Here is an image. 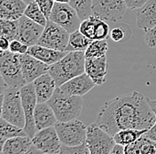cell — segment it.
I'll list each match as a JSON object with an SVG mask.
<instances>
[{
  "instance_id": "cell-8",
  "label": "cell",
  "mask_w": 156,
  "mask_h": 154,
  "mask_svg": "<svg viewBox=\"0 0 156 154\" xmlns=\"http://www.w3.org/2000/svg\"><path fill=\"white\" fill-rule=\"evenodd\" d=\"M48 19L62 27L70 34L79 29L82 22L76 10L68 3H55Z\"/></svg>"
},
{
  "instance_id": "cell-26",
  "label": "cell",
  "mask_w": 156,
  "mask_h": 154,
  "mask_svg": "<svg viewBox=\"0 0 156 154\" xmlns=\"http://www.w3.org/2000/svg\"><path fill=\"white\" fill-rule=\"evenodd\" d=\"M108 44L107 40H93L84 51L86 58H100L107 56Z\"/></svg>"
},
{
  "instance_id": "cell-13",
  "label": "cell",
  "mask_w": 156,
  "mask_h": 154,
  "mask_svg": "<svg viewBox=\"0 0 156 154\" xmlns=\"http://www.w3.org/2000/svg\"><path fill=\"white\" fill-rule=\"evenodd\" d=\"M19 27L16 38L25 44L32 46L37 44L44 27L23 15L19 19Z\"/></svg>"
},
{
  "instance_id": "cell-23",
  "label": "cell",
  "mask_w": 156,
  "mask_h": 154,
  "mask_svg": "<svg viewBox=\"0 0 156 154\" xmlns=\"http://www.w3.org/2000/svg\"><path fill=\"white\" fill-rule=\"evenodd\" d=\"M92 41L93 40L84 36L79 29H77L76 31L70 34L66 51H85Z\"/></svg>"
},
{
  "instance_id": "cell-16",
  "label": "cell",
  "mask_w": 156,
  "mask_h": 154,
  "mask_svg": "<svg viewBox=\"0 0 156 154\" xmlns=\"http://www.w3.org/2000/svg\"><path fill=\"white\" fill-rule=\"evenodd\" d=\"M85 73L96 85H102L107 75V56L85 59Z\"/></svg>"
},
{
  "instance_id": "cell-33",
  "label": "cell",
  "mask_w": 156,
  "mask_h": 154,
  "mask_svg": "<svg viewBox=\"0 0 156 154\" xmlns=\"http://www.w3.org/2000/svg\"><path fill=\"white\" fill-rule=\"evenodd\" d=\"M129 29V26L122 25V26H118L115 27L110 31V37L114 42H122L125 38L127 34V30Z\"/></svg>"
},
{
  "instance_id": "cell-20",
  "label": "cell",
  "mask_w": 156,
  "mask_h": 154,
  "mask_svg": "<svg viewBox=\"0 0 156 154\" xmlns=\"http://www.w3.org/2000/svg\"><path fill=\"white\" fill-rule=\"evenodd\" d=\"M27 5L23 0H0V18L17 20L24 15Z\"/></svg>"
},
{
  "instance_id": "cell-30",
  "label": "cell",
  "mask_w": 156,
  "mask_h": 154,
  "mask_svg": "<svg viewBox=\"0 0 156 154\" xmlns=\"http://www.w3.org/2000/svg\"><path fill=\"white\" fill-rule=\"evenodd\" d=\"M98 17L94 15H90L87 19L82 20L79 30L87 37L91 40H94L95 35V29H96V23H97Z\"/></svg>"
},
{
  "instance_id": "cell-38",
  "label": "cell",
  "mask_w": 156,
  "mask_h": 154,
  "mask_svg": "<svg viewBox=\"0 0 156 154\" xmlns=\"http://www.w3.org/2000/svg\"><path fill=\"white\" fill-rule=\"evenodd\" d=\"M145 41L149 48L156 49V26L146 31Z\"/></svg>"
},
{
  "instance_id": "cell-5",
  "label": "cell",
  "mask_w": 156,
  "mask_h": 154,
  "mask_svg": "<svg viewBox=\"0 0 156 154\" xmlns=\"http://www.w3.org/2000/svg\"><path fill=\"white\" fill-rule=\"evenodd\" d=\"M0 73L9 87L20 89L27 84L22 74L20 54L12 53L10 51H1Z\"/></svg>"
},
{
  "instance_id": "cell-15",
  "label": "cell",
  "mask_w": 156,
  "mask_h": 154,
  "mask_svg": "<svg viewBox=\"0 0 156 154\" xmlns=\"http://www.w3.org/2000/svg\"><path fill=\"white\" fill-rule=\"evenodd\" d=\"M95 86L96 84L93 82L91 78L86 73H83L69 80L58 88H60L61 90L67 92L70 95L83 96V95L87 94Z\"/></svg>"
},
{
  "instance_id": "cell-2",
  "label": "cell",
  "mask_w": 156,
  "mask_h": 154,
  "mask_svg": "<svg viewBox=\"0 0 156 154\" xmlns=\"http://www.w3.org/2000/svg\"><path fill=\"white\" fill-rule=\"evenodd\" d=\"M85 59L84 51H70L58 62L51 65L48 73L54 79L57 88L85 73Z\"/></svg>"
},
{
  "instance_id": "cell-9",
  "label": "cell",
  "mask_w": 156,
  "mask_h": 154,
  "mask_svg": "<svg viewBox=\"0 0 156 154\" xmlns=\"http://www.w3.org/2000/svg\"><path fill=\"white\" fill-rule=\"evenodd\" d=\"M69 36L70 33L66 29L48 19L37 44L60 51H66Z\"/></svg>"
},
{
  "instance_id": "cell-39",
  "label": "cell",
  "mask_w": 156,
  "mask_h": 154,
  "mask_svg": "<svg viewBox=\"0 0 156 154\" xmlns=\"http://www.w3.org/2000/svg\"><path fill=\"white\" fill-rule=\"evenodd\" d=\"M148 0H124L127 8L129 10H137L141 8Z\"/></svg>"
},
{
  "instance_id": "cell-36",
  "label": "cell",
  "mask_w": 156,
  "mask_h": 154,
  "mask_svg": "<svg viewBox=\"0 0 156 154\" xmlns=\"http://www.w3.org/2000/svg\"><path fill=\"white\" fill-rule=\"evenodd\" d=\"M35 1L37 3L38 6L45 15V17L49 19L50 14L53 9V6L56 2L54 0H35Z\"/></svg>"
},
{
  "instance_id": "cell-43",
  "label": "cell",
  "mask_w": 156,
  "mask_h": 154,
  "mask_svg": "<svg viewBox=\"0 0 156 154\" xmlns=\"http://www.w3.org/2000/svg\"><path fill=\"white\" fill-rule=\"evenodd\" d=\"M56 3H68L69 4V2H70V0H54Z\"/></svg>"
},
{
  "instance_id": "cell-35",
  "label": "cell",
  "mask_w": 156,
  "mask_h": 154,
  "mask_svg": "<svg viewBox=\"0 0 156 154\" xmlns=\"http://www.w3.org/2000/svg\"><path fill=\"white\" fill-rule=\"evenodd\" d=\"M29 46L25 44L24 43L20 42L17 39H14L12 41H11L10 43V48L9 51L12 53H16V54H27L28 51H29Z\"/></svg>"
},
{
  "instance_id": "cell-41",
  "label": "cell",
  "mask_w": 156,
  "mask_h": 154,
  "mask_svg": "<svg viewBox=\"0 0 156 154\" xmlns=\"http://www.w3.org/2000/svg\"><path fill=\"white\" fill-rule=\"evenodd\" d=\"M110 154H124V146L120 145H115L112 152Z\"/></svg>"
},
{
  "instance_id": "cell-6",
  "label": "cell",
  "mask_w": 156,
  "mask_h": 154,
  "mask_svg": "<svg viewBox=\"0 0 156 154\" xmlns=\"http://www.w3.org/2000/svg\"><path fill=\"white\" fill-rule=\"evenodd\" d=\"M54 127L63 145L74 147L86 142L87 127L77 119L65 122L58 121Z\"/></svg>"
},
{
  "instance_id": "cell-24",
  "label": "cell",
  "mask_w": 156,
  "mask_h": 154,
  "mask_svg": "<svg viewBox=\"0 0 156 154\" xmlns=\"http://www.w3.org/2000/svg\"><path fill=\"white\" fill-rule=\"evenodd\" d=\"M147 130L148 129H135V128L122 129L115 133L113 136L116 145L126 146L134 143L141 136H143Z\"/></svg>"
},
{
  "instance_id": "cell-17",
  "label": "cell",
  "mask_w": 156,
  "mask_h": 154,
  "mask_svg": "<svg viewBox=\"0 0 156 154\" xmlns=\"http://www.w3.org/2000/svg\"><path fill=\"white\" fill-rule=\"evenodd\" d=\"M32 83L35 88L37 103L48 102L57 89L54 79L49 73L37 78Z\"/></svg>"
},
{
  "instance_id": "cell-34",
  "label": "cell",
  "mask_w": 156,
  "mask_h": 154,
  "mask_svg": "<svg viewBox=\"0 0 156 154\" xmlns=\"http://www.w3.org/2000/svg\"><path fill=\"white\" fill-rule=\"evenodd\" d=\"M145 140H146V137L145 135H143L134 143L124 146V154H140L142 146L145 143Z\"/></svg>"
},
{
  "instance_id": "cell-12",
  "label": "cell",
  "mask_w": 156,
  "mask_h": 154,
  "mask_svg": "<svg viewBox=\"0 0 156 154\" xmlns=\"http://www.w3.org/2000/svg\"><path fill=\"white\" fill-rule=\"evenodd\" d=\"M31 139L32 145L44 154H58L62 147L55 127L37 131Z\"/></svg>"
},
{
  "instance_id": "cell-28",
  "label": "cell",
  "mask_w": 156,
  "mask_h": 154,
  "mask_svg": "<svg viewBox=\"0 0 156 154\" xmlns=\"http://www.w3.org/2000/svg\"><path fill=\"white\" fill-rule=\"evenodd\" d=\"M19 27V20H10L1 19L0 20V35L3 37L12 41L16 38Z\"/></svg>"
},
{
  "instance_id": "cell-11",
  "label": "cell",
  "mask_w": 156,
  "mask_h": 154,
  "mask_svg": "<svg viewBox=\"0 0 156 154\" xmlns=\"http://www.w3.org/2000/svg\"><path fill=\"white\" fill-rule=\"evenodd\" d=\"M20 96L22 100V106L24 109L26 124L24 130L29 137H33L37 133V128L35 124V109L37 105V98L36 95L35 88L33 83H27L26 85L20 88Z\"/></svg>"
},
{
  "instance_id": "cell-10",
  "label": "cell",
  "mask_w": 156,
  "mask_h": 154,
  "mask_svg": "<svg viewBox=\"0 0 156 154\" xmlns=\"http://www.w3.org/2000/svg\"><path fill=\"white\" fill-rule=\"evenodd\" d=\"M124 0H92L91 13L106 21H117L125 14Z\"/></svg>"
},
{
  "instance_id": "cell-31",
  "label": "cell",
  "mask_w": 156,
  "mask_h": 154,
  "mask_svg": "<svg viewBox=\"0 0 156 154\" xmlns=\"http://www.w3.org/2000/svg\"><path fill=\"white\" fill-rule=\"evenodd\" d=\"M110 31L111 30L109 29V25L107 24V21L98 17L94 40H107L110 36Z\"/></svg>"
},
{
  "instance_id": "cell-1",
  "label": "cell",
  "mask_w": 156,
  "mask_h": 154,
  "mask_svg": "<svg viewBox=\"0 0 156 154\" xmlns=\"http://www.w3.org/2000/svg\"><path fill=\"white\" fill-rule=\"evenodd\" d=\"M155 120L148 97L138 91H132L105 102L95 122L114 135L122 129H149Z\"/></svg>"
},
{
  "instance_id": "cell-37",
  "label": "cell",
  "mask_w": 156,
  "mask_h": 154,
  "mask_svg": "<svg viewBox=\"0 0 156 154\" xmlns=\"http://www.w3.org/2000/svg\"><path fill=\"white\" fill-rule=\"evenodd\" d=\"M148 102H149V104H150V106L152 107V109H153V111H154V113L156 117V99L148 98ZM144 135L146 136L147 138H149V139H152L154 141H156V120L154 126L151 128H149L146 133H145Z\"/></svg>"
},
{
  "instance_id": "cell-3",
  "label": "cell",
  "mask_w": 156,
  "mask_h": 154,
  "mask_svg": "<svg viewBox=\"0 0 156 154\" xmlns=\"http://www.w3.org/2000/svg\"><path fill=\"white\" fill-rule=\"evenodd\" d=\"M58 121L65 122L77 119L82 113L83 100L81 96L70 95L57 88L48 102Z\"/></svg>"
},
{
  "instance_id": "cell-44",
  "label": "cell",
  "mask_w": 156,
  "mask_h": 154,
  "mask_svg": "<svg viewBox=\"0 0 156 154\" xmlns=\"http://www.w3.org/2000/svg\"><path fill=\"white\" fill-rule=\"evenodd\" d=\"M26 4H28L29 5V3H31V2H33V1H35V0H23Z\"/></svg>"
},
{
  "instance_id": "cell-27",
  "label": "cell",
  "mask_w": 156,
  "mask_h": 154,
  "mask_svg": "<svg viewBox=\"0 0 156 154\" xmlns=\"http://www.w3.org/2000/svg\"><path fill=\"white\" fill-rule=\"evenodd\" d=\"M24 15L44 27H45L47 20H48V19L44 14V12H42V10L40 9V7L36 1L29 3L27 5V8L24 12Z\"/></svg>"
},
{
  "instance_id": "cell-32",
  "label": "cell",
  "mask_w": 156,
  "mask_h": 154,
  "mask_svg": "<svg viewBox=\"0 0 156 154\" xmlns=\"http://www.w3.org/2000/svg\"><path fill=\"white\" fill-rule=\"evenodd\" d=\"M58 154H90L86 143L78 146H66L62 145L61 150Z\"/></svg>"
},
{
  "instance_id": "cell-29",
  "label": "cell",
  "mask_w": 156,
  "mask_h": 154,
  "mask_svg": "<svg viewBox=\"0 0 156 154\" xmlns=\"http://www.w3.org/2000/svg\"><path fill=\"white\" fill-rule=\"evenodd\" d=\"M91 2L92 0H70L69 4L76 10L80 19L83 20L92 15Z\"/></svg>"
},
{
  "instance_id": "cell-40",
  "label": "cell",
  "mask_w": 156,
  "mask_h": 154,
  "mask_svg": "<svg viewBox=\"0 0 156 154\" xmlns=\"http://www.w3.org/2000/svg\"><path fill=\"white\" fill-rule=\"evenodd\" d=\"M10 43H11V41L9 39L1 37V38H0V50H1V51H9Z\"/></svg>"
},
{
  "instance_id": "cell-7",
  "label": "cell",
  "mask_w": 156,
  "mask_h": 154,
  "mask_svg": "<svg viewBox=\"0 0 156 154\" xmlns=\"http://www.w3.org/2000/svg\"><path fill=\"white\" fill-rule=\"evenodd\" d=\"M86 145L90 154H110L116 143L114 136L95 123L87 127Z\"/></svg>"
},
{
  "instance_id": "cell-21",
  "label": "cell",
  "mask_w": 156,
  "mask_h": 154,
  "mask_svg": "<svg viewBox=\"0 0 156 154\" xmlns=\"http://www.w3.org/2000/svg\"><path fill=\"white\" fill-rule=\"evenodd\" d=\"M67 53H68L67 51H60L48 47H44L39 44L29 46L28 51V54L33 56L34 58H37L40 61L47 64L49 66L58 62Z\"/></svg>"
},
{
  "instance_id": "cell-4",
  "label": "cell",
  "mask_w": 156,
  "mask_h": 154,
  "mask_svg": "<svg viewBox=\"0 0 156 154\" xmlns=\"http://www.w3.org/2000/svg\"><path fill=\"white\" fill-rule=\"evenodd\" d=\"M1 118L13 125L24 128L26 119L20 96V89L8 87L2 93Z\"/></svg>"
},
{
  "instance_id": "cell-25",
  "label": "cell",
  "mask_w": 156,
  "mask_h": 154,
  "mask_svg": "<svg viewBox=\"0 0 156 154\" xmlns=\"http://www.w3.org/2000/svg\"><path fill=\"white\" fill-rule=\"evenodd\" d=\"M27 135L24 128H20L8 122L5 119L1 118L0 120V139H1V145L5 143V140L16 137V136H25Z\"/></svg>"
},
{
  "instance_id": "cell-42",
  "label": "cell",
  "mask_w": 156,
  "mask_h": 154,
  "mask_svg": "<svg viewBox=\"0 0 156 154\" xmlns=\"http://www.w3.org/2000/svg\"><path fill=\"white\" fill-rule=\"evenodd\" d=\"M24 154H44V152H42L41 151H39L37 148H36L34 145H32L31 147H30V149H29V151L27 152H25Z\"/></svg>"
},
{
  "instance_id": "cell-14",
  "label": "cell",
  "mask_w": 156,
  "mask_h": 154,
  "mask_svg": "<svg viewBox=\"0 0 156 154\" xmlns=\"http://www.w3.org/2000/svg\"><path fill=\"white\" fill-rule=\"evenodd\" d=\"M21 69L27 83L33 82L39 76L47 74L50 66L29 54L20 55Z\"/></svg>"
},
{
  "instance_id": "cell-18",
  "label": "cell",
  "mask_w": 156,
  "mask_h": 154,
  "mask_svg": "<svg viewBox=\"0 0 156 154\" xmlns=\"http://www.w3.org/2000/svg\"><path fill=\"white\" fill-rule=\"evenodd\" d=\"M34 118L37 131L50 127H54L58 122V120L52 108L47 102L37 103L35 109Z\"/></svg>"
},
{
  "instance_id": "cell-19",
  "label": "cell",
  "mask_w": 156,
  "mask_h": 154,
  "mask_svg": "<svg viewBox=\"0 0 156 154\" xmlns=\"http://www.w3.org/2000/svg\"><path fill=\"white\" fill-rule=\"evenodd\" d=\"M136 26L147 31L156 26V0H148L136 11Z\"/></svg>"
},
{
  "instance_id": "cell-22",
  "label": "cell",
  "mask_w": 156,
  "mask_h": 154,
  "mask_svg": "<svg viewBox=\"0 0 156 154\" xmlns=\"http://www.w3.org/2000/svg\"><path fill=\"white\" fill-rule=\"evenodd\" d=\"M32 145V139L29 135L12 137L1 145V154H24Z\"/></svg>"
}]
</instances>
